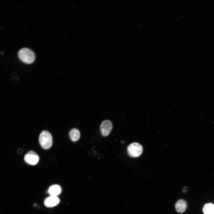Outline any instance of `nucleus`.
<instances>
[{"label": "nucleus", "mask_w": 214, "mask_h": 214, "mask_svg": "<svg viewBox=\"0 0 214 214\" xmlns=\"http://www.w3.org/2000/svg\"><path fill=\"white\" fill-rule=\"evenodd\" d=\"M20 59L23 62L30 64L33 63L35 59V55L34 52L27 48L20 49L18 54Z\"/></svg>", "instance_id": "obj_1"}, {"label": "nucleus", "mask_w": 214, "mask_h": 214, "mask_svg": "<svg viewBox=\"0 0 214 214\" xmlns=\"http://www.w3.org/2000/svg\"><path fill=\"white\" fill-rule=\"evenodd\" d=\"M39 141L41 147L44 149H49L52 144V137L51 134L46 130L42 131L40 133Z\"/></svg>", "instance_id": "obj_2"}, {"label": "nucleus", "mask_w": 214, "mask_h": 214, "mask_svg": "<svg viewBox=\"0 0 214 214\" xmlns=\"http://www.w3.org/2000/svg\"><path fill=\"white\" fill-rule=\"evenodd\" d=\"M142 147L138 143L134 142L130 144L127 147L128 155L132 157H136L140 156L142 153Z\"/></svg>", "instance_id": "obj_3"}, {"label": "nucleus", "mask_w": 214, "mask_h": 214, "mask_svg": "<svg viewBox=\"0 0 214 214\" xmlns=\"http://www.w3.org/2000/svg\"><path fill=\"white\" fill-rule=\"evenodd\" d=\"M24 160L27 163L34 165L38 162L39 157L34 152L30 151L25 155L24 156Z\"/></svg>", "instance_id": "obj_4"}, {"label": "nucleus", "mask_w": 214, "mask_h": 214, "mask_svg": "<svg viewBox=\"0 0 214 214\" xmlns=\"http://www.w3.org/2000/svg\"><path fill=\"white\" fill-rule=\"evenodd\" d=\"M112 128L111 122L108 120L103 121L101 123L100 127V132L103 136H108L110 133Z\"/></svg>", "instance_id": "obj_5"}, {"label": "nucleus", "mask_w": 214, "mask_h": 214, "mask_svg": "<svg viewBox=\"0 0 214 214\" xmlns=\"http://www.w3.org/2000/svg\"><path fill=\"white\" fill-rule=\"evenodd\" d=\"M59 202V199L57 196L51 195L45 199L44 203L46 207H51L56 206Z\"/></svg>", "instance_id": "obj_6"}, {"label": "nucleus", "mask_w": 214, "mask_h": 214, "mask_svg": "<svg viewBox=\"0 0 214 214\" xmlns=\"http://www.w3.org/2000/svg\"><path fill=\"white\" fill-rule=\"evenodd\" d=\"M187 207V204L183 199L178 200L175 205V208L176 211L180 213L184 212Z\"/></svg>", "instance_id": "obj_7"}, {"label": "nucleus", "mask_w": 214, "mask_h": 214, "mask_svg": "<svg viewBox=\"0 0 214 214\" xmlns=\"http://www.w3.org/2000/svg\"><path fill=\"white\" fill-rule=\"evenodd\" d=\"M69 135L71 140L73 141H78L80 138V134L79 130L76 128H73L69 133Z\"/></svg>", "instance_id": "obj_8"}, {"label": "nucleus", "mask_w": 214, "mask_h": 214, "mask_svg": "<svg viewBox=\"0 0 214 214\" xmlns=\"http://www.w3.org/2000/svg\"><path fill=\"white\" fill-rule=\"evenodd\" d=\"M202 210L204 214H214V204L210 203L205 204Z\"/></svg>", "instance_id": "obj_9"}, {"label": "nucleus", "mask_w": 214, "mask_h": 214, "mask_svg": "<svg viewBox=\"0 0 214 214\" xmlns=\"http://www.w3.org/2000/svg\"><path fill=\"white\" fill-rule=\"evenodd\" d=\"M60 187L57 185H54L51 186L48 189L49 193L51 195L56 196L61 192Z\"/></svg>", "instance_id": "obj_10"}]
</instances>
